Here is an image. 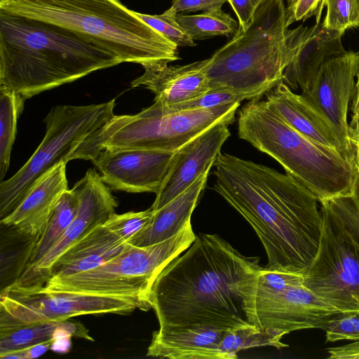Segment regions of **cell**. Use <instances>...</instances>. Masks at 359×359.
Returning a JSON list of instances; mask_svg holds the SVG:
<instances>
[{"instance_id": "cell-1", "label": "cell", "mask_w": 359, "mask_h": 359, "mask_svg": "<svg viewBox=\"0 0 359 359\" xmlns=\"http://www.w3.org/2000/svg\"><path fill=\"white\" fill-rule=\"evenodd\" d=\"M213 189L252 227L269 270L304 274L319 247L323 224L318 199L287 173L220 153Z\"/></svg>"}, {"instance_id": "cell-2", "label": "cell", "mask_w": 359, "mask_h": 359, "mask_svg": "<svg viewBox=\"0 0 359 359\" xmlns=\"http://www.w3.org/2000/svg\"><path fill=\"white\" fill-rule=\"evenodd\" d=\"M166 266L151 290L159 327H204L229 331L253 325L245 299L262 269L216 234L199 233Z\"/></svg>"}, {"instance_id": "cell-3", "label": "cell", "mask_w": 359, "mask_h": 359, "mask_svg": "<svg viewBox=\"0 0 359 359\" xmlns=\"http://www.w3.org/2000/svg\"><path fill=\"white\" fill-rule=\"evenodd\" d=\"M120 63L74 32L0 10V86L25 100Z\"/></svg>"}, {"instance_id": "cell-4", "label": "cell", "mask_w": 359, "mask_h": 359, "mask_svg": "<svg viewBox=\"0 0 359 359\" xmlns=\"http://www.w3.org/2000/svg\"><path fill=\"white\" fill-rule=\"evenodd\" d=\"M284 0H266L251 22L204 60L210 90H225L244 100L259 99L283 81L304 27L289 29Z\"/></svg>"}, {"instance_id": "cell-5", "label": "cell", "mask_w": 359, "mask_h": 359, "mask_svg": "<svg viewBox=\"0 0 359 359\" xmlns=\"http://www.w3.org/2000/svg\"><path fill=\"white\" fill-rule=\"evenodd\" d=\"M0 10L74 32L122 62L142 66L180 59L176 44L118 0H2Z\"/></svg>"}, {"instance_id": "cell-6", "label": "cell", "mask_w": 359, "mask_h": 359, "mask_svg": "<svg viewBox=\"0 0 359 359\" xmlns=\"http://www.w3.org/2000/svg\"><path fill=\"white\" fill-rule=\"evenodd\" d=\"M238 135L278 161L319 202L353 191L354 163L292 128L266 100H251L240 109Z\"/></svg>"}, {"instance_id": "cell-7", "label": "cell", "mask_w": 359, "mask_h": 359, "mask_svg": "<svg viewBox=\"0 0 359 359\" xmlns=\"http://www.w3.org/2000/svg\"><path fill=\"white\" fill-rule=\"evenodd\" d=\"M240 103L210 109L168 111L156 102L133 115H114L86 137L67 161H93L104 149L176 151L197 135L223 121L232 123Z\"/></svg>"}, {"instance_id": "cell-8", "label": "cell", "mask_w": 359, "mask_h": 359, "mask_svg": "<svg viewBox=\"0 0 359 359\" xmlns=\"http://www.w3.org/2000/svg\"><path fill=\"white\" fill-rule=\"evenodd\" d=\"M191 222L172 237L162 242L137 246L126 243L117 255L90 270L73 275L51 277L48 290L83 294L116 296L152 309L151 290L160 273L194 243Z\"/></svg>"}, {"instance_id": "cell-9", "label": "cell", "mask_w": 359, "mask_h": 359, "mask_svg": "<svg viewBox=\"0 0 359 359\" xmlns=\"http://www.w3.org/2000/svg\"><path fill=\"white\" fill-rule=\"evenodd\" d=\"M115 99L89 105H58L44 119L46 133L28 161L11 178L0 182V219L8 216L22 201L44 172L65 161L90 134L115 114Z\"/></svg>"}, {"instance_id": "cell-10", "label": "cell", "mask_w": 359, "mask_h": 359, "mask_svg": "<svg viewBox=\"0 0 359 359\" xmlns=\"http://www.w3.org/2000/svg\"><path fill=\"white\" fill-rule=\"evenodd\" d=\"M318 252L304 285L339 312L359 313V244L325 201Z\"/></svg>"}, {"instance_id": "cell-11", "label": "cell", "mask_w": 359, "mask_h": 359, "mask_svg": "<svg viewBox=\"0 0 359 359\" xmlns=\"http://www.w3.org/2000/svg\"><path fill=\"white\" fill-rule=\"evenodd\" d=\"M0 311L22 323L64 321L83 315L129 314L141 303L126 298L48 290L44 285L15 286L1 290Z\"/></svg>"}, {"instance_id": "cell-12", "label": "cell", "mask_w": 359, "mask_h": 359, "mask_svg": "<svg viewBox=\"0 0 359 359\" xmlns=\"http://www.w3.org/2000/svg\"><path fill=\"white\" fill-rule=\"evenodd\" d=\"M244 309L252 325L285 335L300 330L324 329L327 319L339 312L304 285L269 292L253 287L245 299Z\"/></svg>"}, {"instance_id": "cell-13", "label": "cell", "mask_w": 359, "mask_h": 359, "mask_svg": "<svg viewBox=\"0 0 359 359\" xmlns=\"http://www.w3.org/2000/svg\"><path fill=\"white\" fill-rule=\"evenodd\" d=\"M73 187L78 194L79 205L71 224L46 255L32 266L24 269L11 285L23 287L44 285L58 258L115 212L118 206L116 198L94 169H88Z\"/></svg>"}, {"instance_id": "cell-14", "label": "cell", "mask_w": 359, "mask_h": 359, "mask_svg": "<svg viewBox=\"0 0 359 359\" xmlns=\"http://www.w3.org/2000/svg\"><path fill=\"white\" fill-rule=\"evenodd\" d=\"M358 72L359 51H346L326 61L310 89L302 93L330 123L341 154L354 165L348 111Z\"/></svg>"}, {"instance_id": "cell-15", "label": "cell", "mask_w": 359, "mask_h": 359, "mask_svg": "<svg viewBox=\"0 0 359 359\" xmlns=\"http://www.w3.org/2000/svg\"><path fill=\"white\" fill-rule=\"evenodd\" d=\"M175 156V151L104 149L92 162L111 189L156 195L170 172Z\"/></svg>"}, {"instance_id": "cell-16", "label": "cell", "mask_w": 359, "mask_h": 359, "mask_svg": "<svg viewBox=\"0 0 359 359\" xmlns=\"http://www.w3.org/2000/svg\"><path fill=\"white\" fill-rule=\"evenodd\" d=\"M220 121L175 151L170 172L151 208L154 211L169 203L212 167L224 143L230 136L229 126Z\"/></svg>"}, {"instance_id": "cell-17", "label": "cell", "mask_w": 359, "mask_h": 359, "mask_svg": "<svg viewBox=\"0 0 359 359\" xmlns=\"http://www.w3.org/2000/svg\"><path fill=\"white\" fill-rule=\"evenodd\" d=\"M66 165L65 161H60L39 177L19 205L1 219V224L35 243L68 189Z\"/></svg>"}, {"instance_id": "cell-18", "label": "cell", "mask_w": 359, "mask_h": 359, "mask_svg": "<svg viewBox=\"0 0 359 359\" xmlns=\"http://www.w3.org/2000/svg\"><path fill=\"white\" fill-rule=\"evenodd\" d=\"M144 73L134 79L132 88L143 87L155 95L154 101L168 106L189 101L210 90L204 60L184 65L167 62L142 65Z\"/></svg>"}, {"instance_id": "cell-19", "label": "cell", "mask_w": 359, "mask_h": 359, "mask_svg": "<svg viewBox=\"0 0 359 359\" xmlns=\"http://www.w3.org/2000/svg\"><path fill=\"white\" fill-rule=\"evenodd\" d=\"M343 34L326 28L321 20L304 27L297 53L285 70L283 81L292 90L306 93L322 65L346 52L342 44Z\"/></svg>"}, {"instance_id": "cell-20", "label": "cell", "mask_w": 359, "mask_h": 359, "mask_svg": "<svg viewBox=\"0 0 359 359\" xmlns=\"http://www.w3.org/2000/svg\"><path fill=\"white\" fill-rule=\"evenodd\" d=\"M266 100L297 131L341 152L339 141L327 120L302 94L294 93L283 81L266 94Z\"/></svg>"}, {"instance_id": "cell-21", "label": "cell", "mask_w": 359, "mask_h": 359, "mask_svg": "<svg viewBox=\"0 0 359 359\" xmlns=\"http://www.w3.org/2000/svg\"><path fill=\"white\" fill-rule=\"evenodd\" d=\"M226 331L204 327L161 328L152 334L147 355L170 359H220Z\"/></svg>"}, {"instance_id": "cell-22", "label": "cell", "mask_w": 359, "mask_h": 359, "mask_svg": "<svg viewBox=\"0 0 359 359\" xmlns=\"http://www.w3.org/2000/svg\"><path fill=\"white\" fill-rule=\"evenodd\" d=\"M126 243L104 223L99 224L58 258L48 278L73 275L96 268L120 253Z\"/></svg>"}, {"instance_id": "cell-23", "label": "cell", "mask_w": 359, "mask_h": 359, "mask_svg": "<svg viewBox=\"0 0 359 359\" xmlns=\"http://www.w3.org/2000/svg\"><path fill=\"white\" fill-rule=\"evenodd\" d=\"M94 339L87 328L81 323L64 321H47L22 323L0 311V358L33 346L54 343L58 335Z\"/></svg>"}, {"instance_id": "cell-24", "label": "cell", "mask_w": 359, "mask_h": 359, "mask_svg": "<svg viewBox=\"0 0 359 359\" xmlns=\"http://www.w3.org/2000/svg\"><path fill=\"white\" fill-rule=\"evenodd\" d=\"M210 170L205 172L186 190L155 211L150 226L130 243L148 246L168 239L191 222V215L203 191Z\"/></svg>"}, {"instance_id": "cell-25", "label": "cell", "mask_w": 359, "mask_h": 359, "mask_svg": "<svg viewBox=\"0 0 359 359\" xmlns=\"http://www.w3.org/2000/svg\"><path fill=\"white\" fill-rule=\"evenodd\" d=\"M78 205L79 197L74 187L63 193L45 229L33 245L24 269L34 265L55 245L75 217Z\"/></svg>"}, {"instance_id": "cell-26", "label": "cell", "mask_w": 359, "mask_h": 359, "mask_svg": "<svg viewBox=\"0 0 359 359\" xmlns=\"http://www.w3.org/2000/svg\"><path fill=\"white\" fill-rule=\"evenodd\" d=\"M285 334L273 329H262L255 325L226 331L217 346L220 359H236L238 352L256 347H287L281 341Z\"/></svg>"}, {"instance_id": "cell-27", "label": "cell", "mask_w": 359, "mask_h": 359, "mask_svg": "<svg viewBox=\"0 0 359 359\" xmlns=\"http://www.w3.org/2000/svg\"><path fill=\"white\" fill-rule=\"evenodd\" d=\"M25 100L14 90L0 86V180L10 165L12 147L17 133V122Z\"/></svg>"}, {"instance_id": "cell-28", "label": "cell", "mask_w": 359, "mask_h": 359, "mask_svg": "<svg viewBox=\"0 0 359 359\" xmlns=\"http://www.w3.org/2000/svg\"><path fill=\"white\" fill-rule=\"evenodd\" d=\"M176 18L194 40H204L218 36H233L239 27L238 22L224 12L222 7L197 15L177 13Z\"/></svg>"}, {"instance_id": "cell-29", "label": "cell", "mask_w": 359, "mask_h": 359, "mask_svg": "<svg viewBox=\"0 0 359 359\" xmlns=\"http://www.w3.org/2000/svg\"><path fill=\"white\" fill-rule=\"evenodd\" d=\"M155 211L151 208L143 211L111 214L104 224L125 242L130 243L152 223Z\"/></svg>"}, {"instance_id": "cell-30", "label": "cell", "mask_w": 359, "mask_h": 359, "mask_svg": "<svg viewBox=\"0 0 359 359\" xmlns=\"http://www.w3.org/2000/svg\"><path fill=\"white\" fill-rule=\"evenodd\" d=\"M134 12L138 18L178 47H192L196 45L179 24L176 18L177 13L171 7L160 15Z\"/></svg>"}, {"instance_id": "cell-31", "label": "cell", "mask_w": 359, "mask_h": 359, "mask_svg": "<svg viewBox=\"0 0 359 359\" xmlns=\"http://www.w3.org/2000/svg\"><path fill=\"white\" fill-rule=\"evenodd\" d=\"M359 244V172L351 194L324 200Z\"/></svg>"}, {"instance_id": "cell-32", "label": "cell", "mask_w": 359, "mask_h": 359, "mask_svg": "<svg viewBox=\"0 0 359 359\" xmlns=\"http://www.w3.org/2000/svg\"><path fill=\"white\" fill-rule=\"evenodd\" d=\"M324 5L327 13L323 22L326 28L344 33L359 27V0H324Z\"/></svg>"}, {"instance_id": "cell-33", "label": "cell", "mask_w": 359, "mask_h": 359, "mask_svg": "<svg viewBox=\"0 0 359 359\" xmlns=\"http://www.w3.org/2000/svg\"><path fill=\"white\" fill-rule=\"evenodd\" d=\"M243 100H244L243 97L228 90H209L202 95L189 101L168 106L160 104L166 111H178L210 109L222 105L241 103Z\"/></svg>"}, {"instance_id": "cell-34", "label": "cell", "mask_w": 359, "mask_h": 359, "mask_svg": "<svg viewBox=\"0 0 359 359\" xmlns=\"http://www.w3.org/2000/svg\"><path fill=\"white\" fill-rule=\"evenodd\" d=\"M326 342L359 340V313L339 312L326 321Z\"/></svg>"}, {"instance_id": "cell-35", "label": "cell", "mask_w": 359, "mask_h": 359, "mask_svg": "<svg viewBox=\"0 0 359 359\" xmlns=\"http://www.w3.org/2000/svg\"><path fill=\"white\" fill-rule=\"evenodd\" d=\"M304 274L290 271L269 270L264 267L259 271L254 290L276 292L291 287L304 285Z\"/></svg>"}, {"instance_id": "cell-36", "label": "cell", "mask_w": 359, "mask_h": 359, "mask_svg": "<svg viewBox=\"0 0 359 359\" xmlns=\"http://www.w3.org/2000/svg\"><path fill=\"white\" fill-rule=\"evenodd\" d=\"M286 6L288 26L298 21H305L315 15L316 22L320 21L324 0H288Z\"/></svg>"}, {"instance_id": "cell-37", "label": "cell", "mask_w": 359, "mask_h": 359, "mask_svg": "<svg viewBox=\"0 0 359 359\" xmlns=\"http://www.w3.org/2000/svg\"><path fill=\"white\" fill-rule=\"evenodd\" d=\"M227 0H172L171 8L177 13L206 11L220 8Z\"/></svg>"}, {"instance_id": "cell-38", "label": "cell", "mask_w": 359, "mask_h": 359, "mask_svg": "<svg viewBox=\"0 0 359 359\" xmlns=\"http://www.w3.org/2000/svg\"><path fill=\"white\" fill-rule=\"evenodd\" d=\"M234 11L240 27H245L251 22L256 11L252 0H227Z\"/></svg>"}, {"instance_id": "cell-39", "label": "cell", "mask_w": 359, "mask_h": 359, "mask_svg": "<svg viewBox=\"0 0 359 359\" xmlns=\"http://www.w3.org/2000/svg\"><path fill=\"white\" fill-rule=\"evenodd\" d=\"M329 359H359V340L327 349Z\"/></svg>"}, {"instance_id": "cell-40", "label": "cell", "mask_w": 359, "mask_h": 359, "mask_svg": "<svg viewBox=\"0 0 359 359\" xmlns=\"http://www.w3.org/2000/svg\"><path fill=\"white\" fill-rule=\"evenodd\" d=\"M351 109L352 111L351 120L349 123L353 128L359 123V72L357 75L355 90L351 101Z\"/></svg>"}, {"instance_id": "cell-41", "label": "cell", "mask_w": 359, "mask_h": 359, "mask_svg": "<svg viewBox=\"0 0 359 359\" xmlns=\"http://www.w3.org/2000/svg\"><path fill=\"white\" fill-rule=\"evenodd\" d=\"M351 140L354 155V162L359 172V123L351 128Z\"/></svg>"}, {"instance_id": "cell-42", "label": "cell", "mask_w": 359, "mask_h": 359, "mask_svg": "<svg viewBox=\"0 0 359 359\" xmlns=\"http://www.w3.org/2000/svg\"><path fill=\"white\" fill-rule=\"evenodd\" d=\"M265 1H266V0H252V4H253L254 6L255 7V8H257L261 4H262Z\"/></svg>"}, {"instance_id": "cell-43", "label": "cell", "mask_w": 359, "mask_h": 359, "mask_svg": "<svg viewBox=\"0 0 359 359\" xmlns=\"http://www.w3.org/2000/svg\"><path fill=\"white\" fill-rule=\"evenodd\" d=\"M284 1H287L288 0H284Z\"/></svg>"}, {"instance_id": "cell-44", "label": "cell", "mask_w": 359, "mask_h": 359, "mask_svg": "<svg viewBox=\"0 0 359 359\" xmlns=\"http://www.w3.org/2000/svg\"><path fill=\"white\" fill-rule=\"evenodd\" d=\"M0 1H2V0H0Z\"/></svg>"}]
</instances>
